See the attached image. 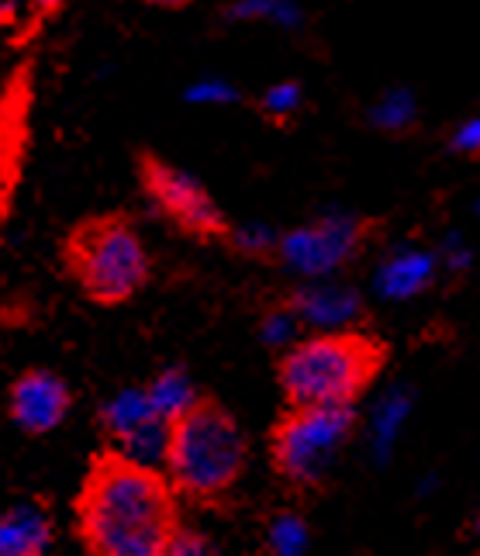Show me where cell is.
<instances>
[{
	"label": "cell",
	"mask_w": 480,
	"mask_h": 556,
	"mask_svg": "<svg viewBox=\"0 0 480 556\" xmlns=\"http://www.w3.org/2000/svg\"><path fill=\"white\" fill-rule=\"evenodd\" d=\"M412 118H415V104H412L408 93H401V90L388 93V98L374 108V122L388 131H401Z\"/></svg>",
	"instance_id": "ac0fdd59"
},
{
	"label": "cell",
	"mask_w": 480,
	"mask_h": 556,
	"mask_svg": "<svg viewBox=\"0 0 480 556\" xmlns=\"http://www.w3.org/2000/svg\"><path fill=\"white\" fill-rule=\"evenodd\" d=\"M25 4H28V31L38 35L46 25H52L55 17L63 14L66 0H25Z\"/></svg>",
	"instance_id": "44dd1931"
},
{
	"label": "cell",
	"mask_w": 480,
	"mask_h": 556,
	"mask_svg": "<svg viewBox=\"0 0 480 556\" xmlns=\"http://www.w3.org/2000/svg\"><path fill=\"white\" fill-rule=\"evenodd\" d=\"M49 556H52V553H49Z\"/></svg>",
	"instance_id": "cb8c5ba5"
},
{
	"label": "cell",
	"mask_w": 480,
	"mask_h": 556,
	"mask_svg": "<svg viewBox=\"0 0 480 556\" xmlns=\"http://www.w3.org/2000/svg\"><path fill=\"white\" fill-rule=\"evenodd\" d=\"M301 329H304L301 318L294 315V308L283 298H280V304H274V308H266L260 318V336H263L266 346L277 350V353L291 346L294 339H301Z\"/></svg>",
	"instance_id": "9a60e30c"
},
{
	"label": "cell",
	"mask_w": 480,
	"mask_h": 556,
	"mask_svg": "<svg viewBox=\"0 0 480 556\" xmlns=\"http://www.w3.org/2000/svg\"><path fill=\"white\" fill-rule=\"evenodd\" d=\"M249 467V439L239 418L218 397L198 394L166 426L160 470L180 502L218 508L239 488Z\"/></svg>",
	"instance_id": "3957f363"
},
{
	"label": "cell",
	"mask_w": 480,
	"mask_h": 556,
	"mask_svg": "<svg viewBox=\"0 0 480 556\" xmlns=\"http://www.w3.org/2000/svg\"><path fill=\"white\" fill-rule=\"evenodd\" d=\"M187 101L190 104H236L242 101V93L228 80H201L187 90Z\"/></svg>",
	"instance_id": "ffe728a7"
},
{
	"label": "cell",
	"mask_w": 480,
	"mask_h": 556,
	"mask_svg": "<svg viewBox=\"0 0 480 556\" xmlns=\"http://www.w3.org/2000/svg\"><path fill=\"white\" fill-rule=\"evenodd\" d=\"M198 394L201 391L194 388V380H190V374L184 367H166V370H160L156 377L146 383L149 405H152V412H156L163 421L177 418Z\"/></svg>",
	"instance_id": "4fadbf2b"
},
{
	"label": "cell",
	"mask_w": 480,
	"mask_h": 556,
	"mask_svg": "<svg viewBox=\"0 0 480 556\" xmlns=\"http://www.w3.org/2000/svg\"><path fill=\"white\" fill-rule=\"evenodd\" d=\"M8 412L25 435H49L70 418L73 391L60 374L46 367H28L11 380Z\"/></svg>",
	"instance_id": "9c48e42d"
},
{
	"label": "cell",
	"mask_w": 480,
	"mask_h": 556,
	"mask_svg": "<svg viewBox=\"0 0 480 556\" xmlns=\"http://www.w3.org/2000/svg\"><path fill=\"white\" fill-rule=\"evenodd\" d=\"M142 4H149V8H160V11H184V8L194 4V0H142Z\"/></svg>",
	"instance_id": "603a6c76"
},
{
	"label": "cell",
	"mask_w": 480,
	"mask_h": 556,
	"mask_svg": "<svg viewBox=\"0 0 480 556\" xmlns=\"http://www.w3.org/2000/svg\"><path fill=\"white\" fill-rule=\"evenodd\" d=\"M256 111L266 125L274 128H287L298 122V114L304 111V90L294 80H283L263 90V98L256 101Z\"/></svg>",
	"instance_id": "5bb4252c"
},
{
	"label": "cell",
	"mask_w": 480,
	"mask_h": 556,
	"mask_svg": "<svg viewBox=\"0 0 480 556\" xmlns=\"http://www.w3.org/2000/svg\"><path fill=\"white\" fill-rule=\"evenodd\" d=\"M160 556H222V549H218L215 540H211V535L180 526L177 532H173V540L163 546Z\"/></svg>",
	"instance_id": "e0dca14e"
},
{
	"label": "cell",
	"mask_w": 480,
	"mask_h": 556,
	"mask_svg": "<svg viewBox=\"0 0 480 556\" xmlns=\"http://www.w3.org/2000/svg\"><path fill=\"white\" fill-rule=\"evenodd\" d=\"M101 432L111 439L114 450L128 453L131 459L160 467L163 464V446H166V426L156 412H152L146 388H125L122 394H114L104 401L101 408Z\"/></svg>",
	"instance_id": "ba28073f"
},
{
	"label": "cell",
	"mask_w": 480,
	"mask_h": 556,
	"mask_svg": "<svg viewBox=\"0 0 480 556\" xmlns=\"http://www.w3.org/2000/svg\"><path fill=\"white\" fill-rule=\"evenodd\" d=\"M388 342L359 325L318 329L280 350L277 388L287 408H356L388 370Z\"/></svg>",
	"instance_id": "7a4b0ae2"
},
{
	"label": "cell",
	"mask_w": 480,
	"mask_h": 556,
	"mask_svg": "<svg viewBox=\"0 0 480 556\" xmlns=\"http://www.w3.org/2000/svg\"><path fill=\"white\" fill-rule=\"evenodd\" d=\"M450 149L459 152V156L473 160L477 152H480V122H477V118H467L464 125H459V128H456V136L450 139Z\"/></svg>",
	"instance_id": "7402d4cb"
},
{
	"label": "cell",
	"mask_w": 480,
	"mask_h": 556,
	"mask_svg": "<svg viewBox=\"0 0 480 556\" xmlns=\"http://www.w3.org/2000/svg\"><path fill=\"white\" fill-rule=\"evenodd\" d=\"M435 280V256L421 253V249H405V253L391 256L377 274V291L391 301H408L421 294Z\"/></svg>",
	"instance_id": "7c38bea8"
},
{
	"label": "cell",
	"mask_w": 480,
	"mask_h": 556,
	"mask_svg": "<svg viewBox=\"0 0 480 556\" xmlns=\"http://www.w3.org/2000/svg\"><path fill=\"white\" fill-rule=\"evenodd\" d=\"M136 180L146 201L156 207V215L177 228L180 236L194 242H228V236H232V222H228L222 204L211 198V190L194 174H187L184 166L160 156L156 149H139Z\"/></svg>",
	"instance_id": "8992f818"
},
{
	"label": "cell",
	"mask_w": 480,
	"mask_h": 556,
	"mask_svg": "<svg viewBox=\"0 0 480 556\" xmlns=\"http://www.w3.org/2000/svg\"><path fill=\"white\" fill-rule=\"evenodd\" d=\"M377 236H380L377 218L325 215L283 232L277 239V263H283L294 274L321 280L350 270L356 260L367 256V249L374 245Z\"/></svg>",
	"instance_id": "52a82bcc"
},
{
	"label": "cell",
	"mask_w": 480,
	"mask_h": 556,
	"mask_svg": "<svg viewBox=\"0 0 480 556\" xmlns=\"http://www.w3.org/2000/svg\"><path fill=\"white\" fill-rule=\"evenodd\" d=\"M301 318L304 329H350L363 318V298L350 283H332L329 277L312 280L283 298Z\"/></svg>",
	"instance_id": "30bf717a"
},
{
	"label": "cell",
	"mask_w": 480,
	"mask_h": 556,
	"mask_svg": "<svg viewBox=\"0 0 480 556\" xmlns=\"http://www.w3.org/2000/svg\"><path fill=\"white\" fill-rule=\"evenodd\" d=\"M52 515L42 502L11 505L0 511V556H49Z\"/></svg>",
	"instance_id": "8fae6325"
},
{
	"label": "cell",
	"mask_w": 480,
	"mask_h": 556,
	"mask_svg": "<svg viewBox=\"0 0 480 556\" xmlns=\"http://www.w3.org/2000/svg\"><path fill=\"white\" fill-rule=\"evenodd\" d=\"M184 526L166 473L104 446L87 459L73 497V532L87 556H160Z\"/></svg>",
	"instance_id": "6da1fadb"
},
{
	"label": "cell",
	"mask_w": 480,
	"mask_h": 556,
	"mask_svg": "<svg viewBox=\"0 0 480 556\" xmlns=\"http://www.w3.org/2000/svg\"><path fill=\"white\" fill-rule=\"evenodd\" d=\"M60 260L80 294L101 308L128 304L152 274L139 228L122 211H101L76 222L63 239Z\"/></svg>",
	"instance_id": "277c9868"
},
{
	"label": "cell",
	"mask_w": 480,
	"mask_h": 556,
	"mask_svg": "<svg viewBox=\"0 0 480 556\" xmlns=\"http://www.w3.org/2000/svg\"><path fill=\"white\" fill-rule=\"evenodd\" d=\"M359 429L356 408H287L266 432V456L283 484L321 491Z\"/></svg>",
	"instance_id": "5b68a950"
},
{
	"label": "cell",
	"mask_w": 480,
	"mask_h": 556,
	"mask_svg": "<svg viewBox=\"0 0 480 556\" xmlns=\"http://www.w3.org/2000/svg\"><path fill=\"white\" fill-rule=\"evenodd\" d=\"M304 540H308V532H304V522L298 519V515H280L270 529V546L280 556H298Z\"/></svg>",
	"instance_id": "d6986e66"
},
{
	"label": "cell",
	"mask_w": 480,
	"mask_h": 556,
	"mask_svg": "<svg viewBox=\"0 0 480 556\" xmlns=\"http://www.w3.org/2000/svg\"><path fill=\"white\" fill-rule=\"evenodd\" d=\"M277 239L280 236H274L270 228H263V225H256V228H236L232 225V236H228L225 245H232L236 253H242L249 260L277 263Z\"/></svg>",
	"instance_id": "2e32d148"
}]
</instances>
